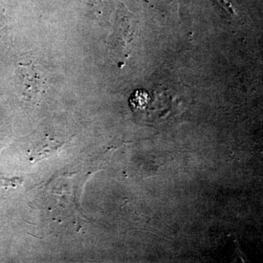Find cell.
Instances as JSON below:
<instances>
[{"label":"cell","mask_w":263,"mask_h":263,"mask_svg":"<svg viewBox=\"0 0 263 263\" xmlns=\"http://www.w3.org/2000/svg\"><path fill=\"white\" fill-rule=\"evenodd\" d=\"M137 29L138 25L134 16L125 8H121L117 13L113 34V46L125 53L127 48L136 37Z\"/></svg>","instance_id":"1"},{"label":"cell","mask_w":263,"mask_h":263,"mask_svg":"<svg viewBox=\"0 0 263 263\" xmlns=\"http://www.w3.org/2000/svg\"><path fill=\"white\" fill-rule=\"evenodd\" d=\"M27 92H38L47 85V78L39 66L35 64H24L18 69V84Z\"/></svg>","instance_id":"2"}]
</instances>
